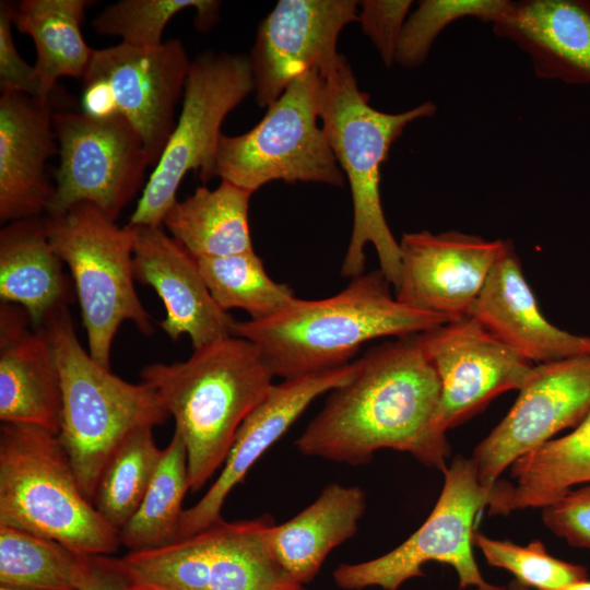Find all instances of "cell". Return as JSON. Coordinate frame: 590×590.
<instances>
[{"mask_svg":"<svg viewBox=\"0 0 590 590\" xmlns=\"http://www.w3.org/2000/svg\"><path fill=\"white\" fill-rule=\"evenodd\" d=\"M11 5L8 1L0 2V90L40 99L36 69L20 56L13 40Z\"/></svg>","mask_w":590,"mask_h":590,"instance_id":"cell-38","label":"cell"},{"mask_svg":"<svg viewBox=\"0 0 590 590\" xmlns=\"http://www.w3.org/2000/svg\"><path fill=\"white\" fill-rule=\"evenodd\" d=\"M366 509L358 486L327 485L292 519L270 529V545L285 571L298 583H309L329 553L352 538Z\"/></svg>","mask_w":590,"mask_h":590,"instance_id":"cell-25","label":"cell"},{"mask_svg":"<svg viewBox=\"0 0 590 590\" xmlns=\"http://www.w3.org/2000/svg\"><path fill=\"white\" fill-rule=\"evenodd\" d=\"M60 164L47 215L91 203L116 222L143 186L150 162L138 131L122 116L60 110L52 117Z\"/></svg>","mask_w":590,"mask_h":590,"instance_id":"cell-13","label":"cell"},{"mask_svg":"<svg viewBox=\"0 0 590 590\" xmlns=\"http://www.w3.org/2000/svg\"><path fill=\"white\" fill-rule=\"evenodd\" d=\"M54 110L22 93L0 97V220L46 214L55 192L46 163L57 152Z\"/></svg>","mask_w":590,"mask_h":590,"instance_id":"cell-21","label":"cell"},{"mask_svg":"<svg viewBox=\"0 0 590 590\" xmlns=\"http://www.w3.org/2000/svg\"><path fill=\"white\" fill-rule=\"evenodd\" d=\"M355 367L356 363L351 362L333 369L273 384L267 397L239 426L220 475L197 504L185 509L178 540L220 520L228 494L259 458L287 432L316 398L349 380Z\"/></svg>","mask_w":590,"mask_h":590,"instance_id":"cell-18","label":"cell"},{"mask_svg":"<svg viewBox=\"0 0 590 590\" xmlns=\"http://www.w3.org/2000/svg\"><path fill=\"white\" fill-rule=\"evenodd\" d=\"M253 91L245 55L206 50L191 60L178 121L128 224L162 226L188 172L203 182L213 178L221 126Z\"/></svg>","mask_w":590,"mask_h":590,"instance_id":"cell-9","label":"cell"},{"mask_svg":"<svg viewBox=\"0 0 590 590\" xmlns=\"http://www.w3.org/2000/svg\"><path fill=\"white\" fill-rule=\"evenodd\" d=\"M417 335L440 382L433 435L446 450L448 429L498 394L520 390L534 367L471 316Z\"/></svg>","mask_w":590,"mask_h":590,"instance_id":"cell-14","label":"cell"},{"mask_svg":"<svg viewBox=\"0 0 590 590\" xmlns=\"http://www.w3.org/2000/svg\"><path fill=\"white\" fill-rule=\"evenodd\" d=\"M542 80L590 86V0L509 1L492 24Z\"/></svg>","mask_w":590,"mask_h":590,"instance_id":"cell-22","label":"cell"},{"mask_svg":"<svg viewBox=\"0 0 590 590\" xmlns=\"http://www.w3.org/2000/svg\"><path fill=\"white\" fill-rule=\"evenodd\" d=\"M132 590H158V589H156L154 587H151V586H148L145 583L138 582L137 580H134V586H133Z\"/></svg>","mask_w":590,"mask_h":590,"instance_id":"cell-42","label":"cell"},{"mask_svg":"<svg viewBox=\"0 0 590 590\" xmlns=\"http://www.w3.org/2000/svg\"><path fill=\"white\" fill-rule=\"evenodd\" d=\"M133 227L134 278L162 299V330L172 340L187 334L194 350L232 337L234 319L214 302L197 260L162 226Z\"/></svg>","mask_w":590,"mask_h":590,"instance_id":"cell-19","label":"cell"},{"mask_svg":"<svg viewBox=\"0 0 590 590\" xmlns=\"http://www.w3.org/2000/svg\"><path fill=\"white\" fill-rule=\"evenodd\" d=\"M75 586L76 590H132L134 578L121 558L81 554Z\"/></svg>","mask_w":590,"mask_h":590,"instance_id":"cell-39","label":"cell"},{"mask_svg":"<svg viewBox=\"0 0 590 590\" xmlns=\"http://www.w3.org/2000/svg\"><path fill=\"white\" fill-rule=\"evenodd\" d=\"M44 328L58 365L62 413L59 438L84 494L93 502L99 477L133 430L169 416L154 390L101 366L81 345L67 307L50 314Z\"/></svg>","mask_w":590,"mask_h":590,"instance_id":"cell-6","label":"cell"},{"mask_svg":"<svg viewBox=\"0 0 590 590\" xmlns=\"http://www.w3.org/2000/svg\"><path fill=\"white\" fill-rule=\"evenodd\" d=\"M321 79L319 118L333 154L346 176L353 201V227L341 267L344 278L365 273V247L374 246L381 272L399 284L401 250L386 221L379 192L381 165L392 143L411 122L434 116L426 101L398 114L377 110L358 87L344 56Z\"/></svg>","mask_w":590,"mask_h":590,"instance_id":"cell-4","label":"cell"},{"mask_svg":"<svg viewBox=\"0 0 590 590\" xmlns=\"http://www.w3.org/2000/svg\"><path fill=\"white\" fill-rule=\"evenodd\" d=\"M273 377L257 346L235 335L194 350L187 361L142 369V381L185 442L189 491L201 489L225 462L239 426L267 397Z\"/></svg>","mask_w":590,"mask_h":590,"instance_id":"cell-3","label":"cell"},{"mask_svg":"<svg viewBox=\"0 0 590 590\" xmlns=\"http://www.w3.org/2000/svg\"><path fill=\"white\" fill-rule=\"evenodd\" d=\"M80 555L58 541L0 524V586L76 590Z\"/></svg>","mask_w":590,"mask_h":590,"instance_id":"cell-32","label":"cell"},{"mask_svg":"<svg viewBox=\"0 0 590 590\" xmlns=\"http://www.w3.org/2000/svg\"><path fill=\"white\" fill-rule=\"evenodd\" d=\"M391 286L377 269L333 296L295 297L271 317L234 320L232 333L257 346L274 377L290 379L346 365L370 340L414 335L449 321L400 303Z\"/></svg>","mask_w":590,"mask_h":590,"instance_id":"cell-2","label":"cell"},{"mask_svg":"<svg viewBox=\"0 0 590 590\" xmlns=\"http://www.w3.org/2000/svg\"><path fill=\"white\" fill-rule=\"evenodd\" d=\"M470 316L533 365L590 355V337L565 331L543 316L509 240Z\"/></svg>","mask_w":590,"mask_h":590,"instance_id":"cell-20","label":"cell"},{"mask_svg":"<svg viewBox=\"0 0 590 590\" xmlns=\"http://www.w3.org/2000/svg\"><path fill=\"white\" fill-rule=\"evenodd\" d=\"M509 0H423L402 28L396 62L403 68L420 67L441 32L465 17L493 24L506 11Z\"/></svg>","mask_w":590,"mask_h":590,"instance_id":"cell-34","label":"cell"},{"mask_svg":"<svg viewBox=\"0 0 590 590\" xmlns=\"http://www.w3.org/2000/svg\"><path fill=\"white\" fill-rule=\"evenodd\" d=\"M0 590H37V589L12 588V587L0 586Z\"/></svg>","mask_w":590,"mask_h":590,"instance_id":"cell-43","label":"cell"},{"mask_svg":"<svg viewBox=\"0 0 590 590\" xmlns=\"http://www.w3.org/2000/svg\"><path fill=\"white\" fill-rule=\"evenodd\" d=\"M90 3L85 0H23L11 5L12 23L35 44L34 67L40 101H51L58 79L83 78L94 50L81 33V22Z\"/></svg>","mask_w":590,"mask_h":590,"instance_id":"cell-28","label":"cell"},{"mask_svg":"<svg viewBox=\"0 0 590 590\" xmlns=\"http://www.w3.org/2000/svg\"><path fill=\"white\" fill-rule=\"evenodd\" d=\"M220 7L215 0H121L106 7L92 26L98 34L119 36L122 44L154 48L164 43L165 26L180 11L194 9L196 28L208 32L219 20Z\"/></svg>","mask_w":590,"mask_h":590,"instance_id":"cell-33","label":"cell"},{"mask_svg":"<svg viewBox=\"0 0 590 590\" xmlns=\"http://www.w3.org/2000/svg\"><path fill=\"white\" fill-rule=\"evenodd\" d=\"M205 285L217 306L245 310L251 320L280 311L294 298L286 284L274 282L255 251L196 259Z\"/></svg>","mask_w":590,"mask_h":590,"instance_id":"cell-30","label":"cell"},{"mask_svg":"<svg viewBox=\"0 0 590 590\" xmlns=\"http://www.w3.org/2000/svg\"><path fill=\"white\" fill-rule=\"evenodd\" d=\"M270 516L223 518L163 547L121 557L134 580L158 590H306L270 545Z\"/></svg>","mask_w":590,"mask_h":590,"instance_id":"cell-10","label":"cell"},{"mask_svg":"<svg viewBox=\"0 0 590 590\" xmlns=\"http://www.w3.org/2000/svg\"><path fill=\"white\" fill-rule=\"evenodd\" d=\"M63 261L55 251L46 217L8 223L0 232V299L23 307L33 324L70 302Z\"/></svg>","mask_w":590,"mask_h":590,"instance_id":"cell-24","label":"cell"},{"mask_svg":"<svg viewBox=\"0 0 590 590\" xmlns=\"http://www.w3.org/2000/svg\"><path fill=\"white\" fill-rule=\"evenodd\" d=\"M190 64L179 39L154 48L120 43L94 49L82 78L83 113L125 117L140 134L150 166L155 167L176 126L175 108Z\"/></svg>","mask_w":590,"mask_h":590,"instance_id":"cell-12","label":"cell"},{"mask_svg":"<svg viewBox=\"0 0 590 590\" xmlns=\"http://www.w3.org/2000/svg\"><path fill=\"white\" fill-rule=\"evenodd\" d=\"M399 245L397 299L451 321L470 316L506 240L458 231H421L403 234Z\"/></svg>","mask_w":590,"mask_h":590,"instance_id":"cell-17","label":"cell"},{"mask_svg":"<svg viewBox=\"0 0 590 590\" xmlns=\"http://www.w3.org/2000/svg\"><path fill=\"white\" fill-rule=\"evenodd\" d=\"M589 411L590 355L534 365L508 414L473 450L480 483L492 487L506 468Z\"/></svg>","mask_w":590,"mask_h":590,"instance_id":"cell-15","label":"cell"},{"mask_svg":"<svg viewBox=\"0 0 590 590\" xmlns=\"http://www.w3.org/2000/svg\"><path fill=\"white\" fill-rule=\"evenodd\" d=\"M542 520L569 544L590 548V483L571 488L542 507Z\"/></svg>","mask_w":590,"mask_h":590,"instance_id":"cell-37","label":"cell"},{"mask_svg":"<svg viewBox=\"0 0 590 590\" xmlns=\"http://www.w3.org/2000/svg\"><path fill=\"white\" fill-rule=\"evenodd\" d=\"M413 1H358L357 22L386 67L396 62L399 38Z\"/></svg>","mask_w":590,"mask_h":590,"instance_id":"cell-36","label":"cell"},{"mask_svg":"<svg viewBox=\"0 0 590 590\" xmlns=\"http://www.w3.org/2000/svg\"><path fill=\"white\" fill-rule=\"evenodd\" d=\"M0 524L79 554L109 555L121 545L84 494L59 435L32 424L0 427Z\"/></svg>","mask_w":590,"mask_h":590,"instance_id":"cell-5","label":"cell"},{"mask_svg":"<svg viewBox=\"0 0 590 590\" xmlns=\"http://www.w3.org/2000/svg\"><path fill=\"white\" fill-rule=\"evenodd\" d=\"M320 86L319 71H306L248 132L222 133L213 177L251 192L274 180L343 187L344 174L318 126Z\"/></svg>","mask_w":590,"mask_h":590,"instance_id":"cell-8","label":"cell"},{"mask_svg":"<svg viewBox=\"0 0 590 590\" xmlns=\"http://www.w3.org/2000/svg\"><path fill=\"white\" fill-rule=\"evenodd\" d=\"M188 491L186 447L181 436L174 432L143 499L118 532L120 544L129 552H138L177 541Z\"/></svg>","mask_w":590,"mask_h":590,"instance_id":"cell-29","label":"cell"},{"mask_svg":"<svg viewBox=\"0 0 590 590\" xmlns=\"http://www.w3.org/2000/svg\"><path fill=\"white\" fill-rule=\"evenodd\" d=\"M444 474L441 493L425 522L382 556L339 565L333 571L338 587L361 590L377 586L399 590L406 580L425 576L424 564L437 562L455 568L459 590H507L483 578L472 551L474 523L487 505L491 487L480 483L471 458L457 456Z\"/></svg>","mask_w":590,"mask_h":590,"instance_id":"cell-11","label":"cell"},{"mask_svg":"<svg viewBox=\"0 0 590 590\" xmlns=\"http://www.w3.org/2000/svg\"><path fill=\"white\" fill-rule=\"evenodd\" d=\"M251 194L226 180L214 190L198 187L174 203L162 225L194 259L252 251L248 221Z\"/></svg>","mask_w":590,"mask_h":590,"instance_id":"cell-27","label":"cell"},{"mask_svg":"<svg viewBox=\"0 0 590 590\" xmlns=\"http://www.w3.org/2000/svg\"><path fill=\"white\" fill-rule=\"evenodd\" d=\"M357 12L354 0H280L260 22L248 57L257 104L269 107L306 71L331 70L342 57L340 33Z\"/></svg>","mask_w":590,"mask_h":590,"instance_id":"cell-16","label":"cell"},{"mask_svg":"<svg viewBox=\"0 0 590 590\" xmlns=\"http://www.w3.org/2000/svg\"><path fill=\"white\" fill-rule=\"evenodd\" d=\"M473 545L482 551L488 565L509 571L517 581L534 590H560L588 578L585 566L552 556L539 540L520 546L475 530Z\"/></svg>","mask_w":590,"mask_h":590,"instance_id":"cell-35","label":"cell"},{"mask_svg":"<svg viewBox=\"0 0 590 590\" xmlns=\"http://www.w3.org/2000/svg\"><path fill=\"white\" fill-rule=\"evenodd\" d=\"M514 482L489 488L488 514L542 508L580 484L590 483V411L566 436L551 439L510 465Z\"/></svg>","mask_w":590,"mask_h":590,"instance_id":"cell-26","label":"cell"},{"mask_svg":"<svg viewBox=\"0 0 590 590\" xmlns=\"http://www.w3.org/2000/svg\"><path fill=\"white\" fill-rule=\"evenodd\" d=\"M153 428L140 427L126 437L96 486L93 504L118 532L138 509L160 463L163 449L156 446Z\"/></svg>","mask_w":590,"mask_h":590,"instance_id":"cell-31","label":"cell"},{"mask_svg":"<svg viewBox=\"0 0 590 590\" xmlns=\"http://www.w3.org/2000/svg\"><path fill=\"white\" fill-rule=\"evenodd\" d=\"M560 590H590V580L583 579L574 583H570Z\"/></svg>","mask_w":590,"mask_h":590,"instance_id":"cell-40","label":"cell"},{"mask_svg":"<svg viewBox=\"0 0 590 590\" xmlns=\"http://www.w3.org/2000/svg\"><path fill=\"white\" fill-rule=\"evenodd\" d=\"M507 590H533L522 583H520L519 581H517L516 579H514L512 581H510L507 586Z\"/></svg>","mask_w":590,"mask_h":590,"instance_id":"cell-41","label":"cell"},{"mask_svg":"<svg viewBox=\"0 0 590 590\" xmlns=\"http://www.w3.org/2000/svg\"><path fill=\"white\" fill-rule=\"evenodd\" d=\"M355 363L297 438V450L357 465L393 449L445 472L449 450L433 435L440 382L418 335L386 341Z\"/></svg>","mask_w":590,"mask_h":590,"instance_id":"cell-1","label":"cell"},{"mask_svg":"<svg viewBox=\"0 0 590 590\" xmlns=\"http://www.w3.org/2000/svg\"><path fill=\"white\" fill-rule=\"evenodd\" d=\"M49 240L72 274L88 353L110 369L111 345L125 321L154 329L134 287V227H119L91 203L45 214Z\"/></svg>","mask_w":590,"mask_h":590,"instance_id":"cell-7","label":"cell"},{"mask_svg":"<svg viewBox=\"0 0 590 590\" xmlns=\"http://www.w3.org/2000/svg\"><path fill=\"white\" fill-rule=\"evenodd\" d=\"M26 310L0 304V420L32 424L59 434L61 381L43 327L31 330Z\"/></svg>","mask_w":590,"mask_h":590,"instance_id":"cell-23","label":"cell"}]
</instances>
